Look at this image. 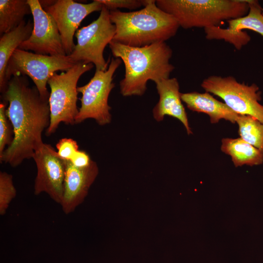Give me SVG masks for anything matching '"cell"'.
I'll list each match as a JSON object with an SVG mask.
<instances>
[{"instance_id": "12", "label": "cell", "mask_w": 263, "mask_h": 263, "mask_svg": "<svg viewBox=\"0 0 263 263\" xmlns=\"http://www.w3.org/2000/svg\"><path fill=\"white\" fill-rule=\"evenodd\" d=\"M103 5L94 0L84 4L73 0H57L43 9L54 19L67 56L74 51V36L82 21L91 13L102 10Z\"/></svg>"}, {"instance_id": "20", "label": "cell", "mask_w": 263, "mask_h": 263, "mask_svg": "<svg viewBox=\"0 0 263 263\" xmlns=\"http://www.w3.org/2000/svg\"><path fill=\"white\" fill-rule=\"evenodd\" d=\"M236 123L240 137L263 154V123L246 115H239Z\"/></svg>"}, {"instance_id": "23", "label": "cell", "mask_w": 263, "mask_h": 263, "mask_svg": "<svg viewBox=\"0 0 263 263\" xmlns=\"http://www.w3.org/2000/svg\"><path fill=\"white\" fill-rule=\"evenodd\" d=\"M7 104L3 101L0 103V156L14 139L13 126L6 113Z\"/></svg>"}, {"instance_id": "4", "label": "cell", "mask_w": 263, "mask_h": 263, "mask_svg": "<svg viewBox=\"0 0 263 263\" xmlns=\"http://www.w3.org/2000/svg\"><path fill=\"white\" fill-rule=\"evenodd\" d=\"M248 0H157V6L188 29L218 26L247 14Z\"/></svg>"}, {"instance_id": "3", "label": "cell", "mask_w": 263, "mask_h": 263, "mask_svg": "<svg viewBox=\"0 0 263 263\" xmlns=\"http://www.w3.org/2000/svg\"><path fill=\"white\" fill-rule=\"evenodd\" d=\"M143 8L129 12L110 11L115 25L113 41L132 47L165 42L174 37L180 26L171 15L159 8L156 0H143Z\"/></svg>"}, {"instance_id": "10", "label": "cell", "mask_w": 263, "mask_h": 263, "mask_svg": "<svg viewBox=\"0 0 263 263\" xmlns=\"http://www.w3.org/2000/svg\"><path fill=\"white\" fill-rule=\"evenodd\" d=\"M27 2L31 9L34 27L29 38L18 48L40 55L67 56L53 18L43 9L38 0H27Z\"/></svg>"}, {"instance_id": "7", "label": "cell", "mask_w": 263, "mask_h": 263, "mask_svg": "<svg viewBox=\"0 0 263 263\" xmlns=\"http://www.w3.org/2000/svg\"><path fill=\"white\" fill-rule=\"evenodd\" d=\"M121 63L120 58H112L106 71L95 70L88 83L77 87V91L81 93L82 97L75 124L80 123L89 118L94 119L102 126L111 122V107L109 105L108 98L114 87L113 82V75Z\"/></svg>"}, {"instance_id": "1", "label": "cell", "mask_w": 263, "mask_h": 263, "mask_svg": "<svg viewBox=\"0 0 263 263\" xmlns=\"http://www.w3.org/2000/svg\"><path fill=\"white\" fill-rule=\"evenodd\" d=\"M8 104L6 115L14 130V139L0 156V163L16 167L32 158L44 143L42 135L50 122L49 100L43 98L36 87L30 86L26 76L14 75L2 94Z\"/></svg>"}, {"instance_id": "13", "label": "cell", "mask_w": 263, "mask_h": 263, "mask_svg": "<svg viewBox=\"0 0 263 263\" xmlns=\"http://www.w3.org/2000/svg\"><path fill=\"white\" fill-rule=\"evenodd\" d=\"M65 163L63 194L60 205L63 212L68 214L84 200L97 176L98 168L94 161L84 168L74 166L70 160H65Z\"/></svg>"}, {"instance_id": "8", "label": "cell", "mask_w": 263, "mask_h": 263, "mask_svg": "<svg viewBox=\"0 0 263 263\" xmlns=\"http://www.w3.org/2000/svg\"><path fill=\"white\" fill-rule=\"evenodd\" d=\"M210 94L220 97L230 109L239 115L253 116L263 123V105L260 103L262 92L255 83L238 82L231 75H210L201 84Z\"/></svg>"}, {"instance_id": "2", "label": "cell", "mask_w": 263, "mask_h": 263, "mask_svg": "<svg viewBox=\"0 0 263 263\" xmlns=\"http://www.w3.org/2000/svg\"><path fill=\"white\" fill-rule=\"evenodd\" d=\"M109 45L113 56L125 65V76L119 83L124 96H142L149 80L155 83L169 78L175 68L169 62L172 50L165 42L138 47L112 40Z\"/></svg>"}, {"instance_id": "24", "label": "cell", "mask_w": 263, "mask_h": 263, "mask_svg": "<svg viewBox=\"0 0 263 263\" xmlns=\"http://www.w3.org/2000/svg\"><path fill=\"white\" fill-rule=\"evenodd\" d=\"M57 153L64 160H70L78 150L77 142L72 138H63L56 144Z\"/></svg>"}, {"instance_id": "25", "label": "cell", "mask_w": 263, "mask_h": 263, "mask_svg": "<svg viewBox=\"0 0 263 263\" xmlns=\"http://www.w3.org/2000/svg\"><path fill=\"white\" fill-rule=\"evenodd\" d=\"M109 11L127 8L134 10L143 6V0H97Z\"/></svg>"}, {"instance_id": "5", "label": "cell", "mask_w": 263, "mask_h": 263, "mask_svg": "<svg viewBox=\"0 0 263 263\" xmlns=\"http://www.w3.org/2000/svg\"><path fill=\"white\" fill-rule=\"evenodd\" d=\"M94 66L93 63L78 62L69 70L60 74L55 73L49 79L50 122L46 130V135L55 132L61 122L67 125L75 124L79 110L77 84L80 76Z\"/></svg>"}, {"instance_id": "6", "label": "cell", "mask_w": 263, "mask_h": 263, "mask_svg": "<svg viewBox=\"0 0 263 263\" xmlns=\"http://www.w3.org/2000/svg\"><path fill=\"white\" fill-rule=\"evenodd\" d=\"M76 63L69 56L44 55L18 48L7 64L5 82L7 85L14 75L28 76L34 82L40 96L49 100L50 93L47 88L49 79L56 71H67Z\"/></svg>"}, {"instance_id": "26", "label": "cell", "mask_w": 263, "mask_h": 263, "mask_svg": "<svg viewBox=\"0 0 263 263\" xmlns=\"http://www.w3.org/2000/svg\"><path fill=\"white\" fill-rule=\"evenodd\" d=\"M70 161L74 166L84 168L89 166L93 160L86 151L78 150Z\"/></svg>"}, {"instance_id": "27", "label": "cell", "mask_w": 263, "mask_h": 263, "mask_svg": "<svg viewBox=\"0 0 263 263\" xmlns=\"http://www.w3.org/2000/svg\"><path fill=\"white\" fill-rule=\"evenodd\" d=\"M262 15L263 16V10H262Z\"/></svg>"}, {"instance_id": "19", "label": "cell", "mask_w": 263, "mask_h": 263, "mask_svg": "<svg viewBox=\"0 0 263 263\" xmlns=\"http://www.w3.org/2000/svg\"><path fill=\"white\" fill-rule=\"evenodd\" d=\"M249 9L244 16L227 21L228 26L226 30L232 33L239 34L243 30L254 31L263 37V8L258 1L249 0Z\"/></svg>"}, {"instance_id": "14", "label": "cell", "mask_w": 263, "mask_h": 263, "mask_svg": "<svg viewBox=\"0 0 263 263\" xmlns=\"http://www.w3.org/2000/svg\"><path fill=\"white\" fill-rule=\"evenodd\" d=\"M155 83L159 99L152 111L154 118L161 121L166 115L174 117L183 124L188 134H192L181 100L177 79L175 77L163 79Z\"/></svg>"}, {"instance_id": "11", "label": "cell", "mask_w": 263, "mask_h": 263, "mask_svg": "<svg viewBox=\"0 0 263 263\" xmlns=\"http://www.w3.org/2000/svg\"><path fill=\"white\" fill-rule=\"evenodd\" d=\"M32 158L37 169L34 194L38 195L45 192L60 204L63 194L65 160L59 156L54 147L44 143L35 151Z\"/></svg>"}, {"instance_id": "15", "label": "cell", "mask_w": 263, "mask_h": 263, "mask_svg": "<svg viewBox=\"0 0 263 263\" xmlns=\"http://www.w3.org/2000/svg\"><path fill=\"white\" fill-rule=\"evenodd\" d=\"M181 98L189 110L207 114L211 124L218 123L221 119L235 124L239 115L225 103L218 100L207 92L181 93Z\"/></svg>"}, {"instance_id": "21", "label": "cell", "mask_w": 263, "mask_h": 263, "mask_svg": "<svg viewBox=\"0 0 263 263\" xmlns=\"http://www.w3.org/2000/svg\"><path fill=\"white\" fill-rule=\"evenodd\" d=\"M206 38L208 40L223 39L231 44L237 50H241L250 41V36L244 31L240 34L228 32L226 28L213 26L204 29Z\"/></svg>"}, {"instance_id": "22", "label": "cell", "mask_w": 263, "mask_h": 263, "mask_svg": "<svg viewBox=\"0 0 263 263\" xmlns=\"http://www.w3.org/2000/svg\"><path fill=\"white\" fill-rule=\"evenodd\" d=\"M16 195L13 177L6 172H0V214L4 215Z\"/></svg>"}, {"instance_id": "17", "label": "cell", "mask_w": 263, "mask_h": 263, "mask_svg": "<svg viewBox=\"0 0 263 263\" xmlns=\"http://www.w3.org/2000/svg\"><path fill=\"white\" fill-rule=\"evenodd\" d=\"M221 150L230 156L235 167L243 165L252 167L263 163V154L240 137L223 138Z\"/></svg>"}, {"instance_id": "9", "label": "cell", "mask_w": 263, "mask_h": 263, "mask_svg": "<svg viewBox=\"0 0 263 263\" xmlns=\"http://www.w3.org/2000/svg\"><path fill=\"white\" fill-rule=\"evenodd\" d=\"M115 33V27L110 19V11L103 5L96 20L76 31L77 43L69 56L75 62L93 63L95 70L105 71L109 60L106 61L104 58V51Z\"/></svg>"}, {"instance_id": "16", "label": "cell", "mask_w": 263, "mask_h": 263, "mask_svg": "<svg viewBox=\"0 0 263 263\" xmlns=\"http://www.w3.org/2000/svg\"><path fill=\"white\" fill-rule=\"evenodd\" d=\"M34 24L30 20H23L14 30L0 38V92L2 94L7 88L5 72L8 61L14 51L30 37Z\"/></svg>"}, {"instance_id": "18", "label": "cell", "mask_w": 263, "mask_h": 263, "mask_svg": "<svg viewBox=\"0 0 263 263\" xmlns=\"http://www.w3.org/2000/svg\"><path fill=\"white\" fill-rule=\"evenodd\" d=\"M29 14L32 11L27 0H0V34L18 27Z\"/></svg>"}]
</instances>
